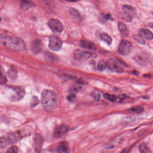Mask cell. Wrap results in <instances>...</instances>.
Here are the masks:
<instances>
[{"instance_id":"1","label":"cell","mask_w":153,"mask_h":153,"mask_svg":"<svg viewBox=\"0 0 153 153\" xmlns=\"http://www.w3.org/2000/svg\"><path fill=\"white\" fill-rule=\"evenodd\" d=\"M41 102L46 111H53L57 105V97L55 93L50 90H44L41 94Z\"/></svg>"},{"instance_id":"2","label":"cell","mask_w":153,"mask_h":153,"mask_svg":"<svg viewBox=\"0 0 153 153\" xmlns=\"http://www.w3.org/2000/svg\"><path fill=\"white\" fill-rule=\"evenodd\" d=\"M1 43L5 47L13 51H23L26 48L25 43L22 39L11 36H1Z\"/></svg>"},{"instance_id":"3","label":"cell","mask_w":153,"mask_h":153,"mask_svg":"<svg viewBox=\"0 0 153 153\" xmlns=\"http://www.w3.org/2000/svg\"><path fill=\"white\" fill-rule=\"evenodd\" d=\"M63 44V41L57 36L52 35L49 36V46L52 51L55 52L59 51L62 48Z\"/></svg>"},{"instance_id":"4","label":"cell","mask_w":153,"mask_h":153,"mask_svg":"<svg viewBox=\"0 0 153 153\" xmlns=\"http://www.w3.org/2000/svg\"><path fill=\"white\" fill-rule=\"evenodd\" d=\"M132 48V44L129 41L122 40L119 44L117 52L122 56H127L130 53Z\"/></svg>"},{"instance_id":"5","label":"cell","mask_w":153,"mask_h":153,"mask_svg":"<svg viewBox=\"0 0 153 153\" xmlns=\"http://www.w3.org/2000/svg\"><path fill=\"white\" fill-rule=\"evenodd\" d=\"M48 24L50 29L54 33H61L63 30V25L57 19H51L49 21Z\"/></svg>"},{"instance_id":"6","label":"cell","mask_w":153,"mask_h":153,"mask_svg":"<svg viewBox=\"0 0 153 153\" xmlns=\"http://www.w3.org/2000/svg\"><path fill=\"white\" fill-rule=\"evenodd\" d=\"M97 56V54L94 53L85 52L80 49L76 50L74 53L75 58L78 61L87 60L90 58H95Z\"/></svg>"},{"instance_id":"7","label":"cell","mask_w":153,"mask_h":153,"mask_svg":"<svg viewBox=\"0 0 153 153\" xmlns=\"http://www.w3.org/2000/svg\"><path fill=\"white\" fill-rule=\"evenodd\" d=\"M107 63V68L111 71L117 73H122L124 72L123 68L114 59L111 58L109 59Z\"/></svg>"},{"instance_id":"8","label":"cell","mask_w":153,"mask_h":153,"mask_svg":"<svg viewBox=\"0 0 153 153\" xmlns=\"http://www.w3.org/2000/svg\"><path fill=\"white\" fill-rule=\"evenodd\" d=\"M70 128L66 125H62L57 127L54 132V137L56 138H60L66 134L69 131Z\"/></svg>"},{"instance_id":"9","label":"cell","mask_w":153,"mask_h":153,"mask_svg":"<svg viewBox=\"0 0 153 153\" xmlns=\"http://www.w3.org/2000/svg\"><path fill=\"white\" fill-rule=\"evenodd\" d=\"M44 139L43 137L40 134H37L34 137L33 140V146L35 152L39 153L41 151L43 146Z\"/></svg>"},{"instance_id":"10","label":"cell","mask_w":153,"mask_h":153,"mask_svg":"<svg viewBox=\"0 0 153 153\" xmlns=\"http://www.w3.org/2000/svg\"><path fill=\"white\" fill-rule=\"evenodd\" d=\"M14 92L13 95L10 97V99L13 101H18L23 98L25 95L24 91L19 87H12Z\"/></svg>"},{"instance_id":"11","label":"cell","mask_w":153,"mask_h":153,"mask_svg":"<svg viewBox=\"0 0 153 153\" xmlns=\"http://www.w3.org/2000/svg\"><path fill=\"white\" fill-rule=\"evenodd\" d=\"M122 10L125 15L132 19L133 16H134L136 13V9L131 5H124L122 7Z\"/></svg>"},{"instance_id":"12","label":"cell","mask_w":153,"mask_h":153,"mask_svg":"<svg viewBox=\"0 0 153 153\" xmlns=\"http://www.w3.org/2000/svg\"><path fill=\"white\" fill-rule=\"evenodd\" d=\"M80 45L83 48L89 50L95 51L97 49V46L93 42L87 39L81 40L80 43Z\"/></svg>"},{"instance_id":"13","label":"cell","mask_w":153,"mask_h":153,"mask_svg":"<svg viewBox=\"0 0 153 153\" xmlns=\"http://www.w3.org/2000/svg\"><path fill=\"white\" fill-rule=\"evenodd\" d=\"M43 45L41 40L36 39L32 42L31 45V49L35 53L38 54L42 51Z\"/></svg>"},{"instance_id":"14","label":"cell","mask_w":153,"mask_h":153,"mask_svg":"<svg viewBox=\"0 0 153 153\" xmlns=\"http://www.w3.org/2000/svg\"><path fill=\"white\" fill-rule=\"evenodd\" d=\"M36 6V4L31 0H21L20 2V8L24 11L28 10Z\"/></svg>"},{"instance_id":"15","label":"cell","mask_w":153,"mask_h":153,"mask_svg":"<svg viewBox=\"0 0 153 153\" xmlns=\"http://www.w3.org/2000/svg\"><path fill=\"white\" fill-rule=\"evenodd\" d=\"M139 35L143 38L147 40H152L153 39V33L151 30L147 29L142 28L139 30Z\"/></svg>"},{"instance_id":"16","label":"cell","mask_w":153,"mask_h":153,"mask_svg":"<svg viewBox=\"0 0 153 153\" xmlns=\"http://www.w3.org/2000/svg\"><path fill=\"white\" fill-rule=\"evenodd\" d=\"M57 151L58 153H70L71 150L68 143L65 141L59 143L57 146Z\"/></svg>"},{"instance_id":"17","label":"cell","mask_w":153,"mask_h":153,"mask_svg":"<svg viewBox=\"0 0 153 153\" xmlns=\"http://www.w3.org/2000/svg\"><path fill=\"white\" fill-rule=\"evenodd\" d=\"M135 60L138 64L142 66H145L148 63L147 56L146 55L143 53L137 55L135 56Z\"/></svg>"},{"instance_id":"18","label":"cell","mask_w":153,"mask_h":153,"mask_svg":"<svg viewBox=\"0 0 153 153\" xmlns=\"http://www.w3.org/2000/svg\"><path fill=\"white\" fill-rule=\"evenodd\" d=\"M118 29L120 35L123 37H127L129 35V30L125 23L122 22L118 23Z\"/></svg>"},{"instance_id":"19","label":"cell","mask_w":153,"mask_h":153,"mask_svg":"<svg viewBox=\"0 0 153 153\" xmlns=\"http://www.w3.org/2000/svg\"><path fill=\"white\" fill-rule=\"evenodd\" d=\"M7 138L9 144H13L17 142L20 138V135L19 133L14 132L10 133L8 135Z\"/></svg>"},{"instance_id":"20","label":"cell","mask_w":153,"mask_h":153,"mask_svg":"<svg viewBox=\"0 0 153 153\" xmlns=\"http://www.w3.org/2000/svg\"><path fill=\"white\" fill-rule=\"evenodd\" d=\"M18 71L14 66H11L8 72V76L10 80H15L17 77Z\"/></svg>"},{"instance_id":"21","label":"cell","mask_w":153,"mask_h":153,"mask_svg":"<svg viewBox=\"0 0 153 153\" xmlns=\"http://www.w3.org/2000/svg\"><path fill=\"white\" fill-rule=\"evenodd\" d=\"M45 58L47 61L50 62H57L58 59V57L55 55L49 53H46Z\"/></svg>"},{"instance_id":"22","label":"cell","mask_w":153,"mask_h":153,"mask_svg":"<svg viewBox=\"0 0 153 153\" xmlns=\"http://www.w3.org/2000/svg\"><path fill=\"white\" fill-rule=\"evenodd\" d=\"M100 38L102 41L106 42L108 45H110L112 44V39L111 37L107 33H103L100 36Z\"/></svg>"},{"instance_id":"23","label":"cell","mask_w":153,"mask_h":153,"mask_svg":"<svg viewBox=\"0 0 153 153\" xmlns=\"http://www.w3.org/2000/svg\"><path fill=\"white\" fill-rule=\"evenodd\" d=\"M139 150L141 153H149L150 149L146 144L142 143L139 146Z\"/></svg>"},{"instance_id":"24","label":"cell","mask_w":153,"mask_h":153,"mask_svg":"<svg viewBox=\"0 0 153 153\" xmlns=\"http://www.w3.org/2000/svg\"><path fill=\"white\" fill-rule=\"evenodd\" d=\"M107 68V62L104 61H101L99 62L98 65V70L99 71H103Z\"/></svg>"},{"instance_id":"25","label":"cell","mask_w":153,"mask_h":153,"mask_svg":"<svg viewBox=\"0 0 153 153\" xmlns=\"http://www.w3.org/2000/svg\"><path fill=\"white\" fill-rule=\"evenodd\" d=\"M104 97L105 99H107L108 100L111 102H115L116 101L117 97L116 95L112 94L106 93L104 94Z\"/></svg>"},{"instance_id":"26","label":"cell","mask_w":153,"mask_h":153,"mask_svg":"<svg viewBox=\"0 0 153 153\" xmlns=\"http://www.w3.org/2000/svg\"><path fill=\"white\" fill-rule=\"evenodd\" d=\"M143 111V108L142 106H138L133 107L129 109L128 110V111L129 112H135L137 113H140Z\"/></svg>"},{"instance_id":"27","label":"cell","mask_w":153,"mask_h":153,"mask_svg":"<svg viewBox=\"0 0 153 153\" xmlns=\"http://www.w3.org/2000/svg\"><path fill=\"white\" fill-rule=\"evenodd\" d=\"M92 96L96 101H99L101 98V94L99 91H94L92 93Z\"/></svg>"},{"instance_id":"28","label":"cell","mask_w":153,"mask_h":153,"mask_svg":"<svg viewBox=\"0 0 153 153\" xmlns=\"http://www.w3.org/2000/svg\"><path fill=\"white\" fill-rule=\"evenodd\" d=\"M9 143L8 142L6 137H2L1 138V149H3L6 147L7 145L9 144Z\"/></svg>"},{"instance_id":"29","label":"cell","mask_w":153,"mask_h":153,"mask_svg":"<svg viewBox=\"0 0 153 153\" xmlns=\"http://www.w3.org/2000/svg\"><path fill=\"white\" fill-rule=\"evenodd\" d=\"M69 12H70V14L72 16H74L75 17H80V15L79 13V12L76 9H75L73 8H70V10H69Z\"/></svg>"},{"instance_id":"30","label":"cell","mask_w":153,"mask_h":153,"mask_svg":"<svg viewBox=\"0 0 153 153\" xmlns=\"http://www.w3.org/2000/svg\"><path fill=\"white\" fill-rule=\"evenodd\" d=\"M39 103V100L38 98L36 96H34L31 99V105L32 107H35L37 106Z\"/></svg>"},{"instance_id":"31","label":"cell","mask_w":153,"mask_h":153,"mask_svg":"<svg viewBox=\"0 0 153 153\" xmlns=\"http://www.w3.org/2000/svg\"><path fill=\"white\" fill-rule=\"evenodd\" d=\"M134 39H135L137 42L142 44V45H145V42L144 39H143V38L141 37L140 36H134Z\"/></svg>"},{"instance_id":"32","label":"cell","mask_w":153,"mask_h":153,"mask_svg":"<svg viewBox=\"0 0 153 153\" xmlns=\"http://www.w3.org/2000/svg\"><path fill=\"white\" fill-rule=\"evenodd\" d=\"M18 148L16 146H12L7 151L6 153H18Z\"/></svg>"},{"instance_id":"33","label":"cell","mask_w":153,"mask_h":153,"mask_svg":"<svg viewBox=\"0 0 153 153\" xmlns=\"http://www.w3.org/2000/svg\"><path fill=\"white\" fill-rule=\"evenodd\" d=\"M7 82L6 77L1 72V85L5 84Z\"/></svg>"},{"instance_id":"34","label":"cell","mask_w":153,"mask_h":153,"mask_svg":"<svg viewBox=\"0 0 153 153\" xmlns=\"http://www.w3.org/2000/svg\"><path fill=\"white\" fill-rule=\"evenodd\" d=\"M75 94H69L67 97V99H68V100L70 102H73L75 100Z\"/></svg>"},{"instance_id":"35","label":"cell","mask_w":153,"mask_h":153,"mask_svg":"<svg viewBox=\"0 0 153 153\" xmlns=\"http://www.w3.org/2000/svg\"><path fill=\"white\" fill-rule=\"evenodd\" d=\"M105 19L107 20L113 21L114 19L111 17V15L110 14H106L105 16Z\"/></svg>"},{"instance_id":"36","label":"cell","mask_w":153,"mask_h":153,"mask_svg":"<svg viewBox=\"0 0 153 153\" xmlns=\"http://www.w3.org/2000/svg\"><path fill=\"white\" fill-rule=\"evenodd\" d=\"M66 1L69 2H78L82 0H65Z\"/></svg>"},{"instance_id":"37","label":"cell","mask_w":153,"mask_h":153,"mask_svg":"<svg viewBox=\"0 0 153 153\" xmlns=\"http://www.w3.org/2000/svg\"><path fill=\"white\" fill-rule=\"evenodd\" d=\"M129 149L128 148H126V149H124L123 150V152L121 153H128L129 152Z\"/></svg>"},{"instance_id":"38","label":"cell","mask_w":153,"mask_h":153,"mask_svg":"<svg viewBox=\"0 0 153 153\" xmlns=\"http://www.w3.org/2000/svg\"><path fill=\"white\" fill-rule=\"evenodd\" d=\"M148 26H149V27H150L153 28V22H149V23H148Z\"/></svg>"},{"instance_id":"39","label":"cell","mask_w":153,"mask_h":153,"mask_svg":"<svg viewBox=\"0 0 153 153\" xmlns=\"http://www.w3.org/2000/svg\"><path fill=\"white\" fill-rule=\"evenodd\" d=\"M133 73L134 74H136H136H138V72L136 71H133Z\"/></svg>"},{"instance_id":"40","label":"cell","mask_w":153,"mask_h":153,"mask_svg":"<svg viewBox=\"0 0 153 153\" xmlns=\"http://www.w3.org/2000/svg\"></svg>"}]
</instances>
